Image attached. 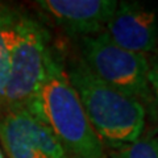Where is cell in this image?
I'll use <instances>...</instances> for the list:
<instances>
[{"instance_id": "6da1fadb", "label": "cell", "mask_w": 158, "mask_h": 158, "mask_svg": "<svg viewBox=\"0 0 158 158\" xmlns=\"http://www.w3.org/2000/svg\"><path fill=\"white\" fill-rule=\"evenodd\" d=\"M33 113L49 127L70 158H107L94 132L63 62L50 49L45 77Z\"/></svg>"}, {"instance_id": "7a4b0ae2", "label": "cell", "mask_w": 158, "mask_h": 158, "mask_svg": "<svg viewBox=\"0 0 158 158\" xmlns=\"http://www.w3.org/2000/svg\"><path fill=\"white\" fill-rule=\"evenodd\" d=\"M66 73L103 145L115 149L142 137L146 108L140 100L100 81L81 59L73 61Z\"/></svg>"}, {"instance_id": "3957f363", "label": "cell", "mask_w": 158, "mask_h": 158, "mask_svg": "<svg viewBox=\"0 0 158 158\" xmlns=\"http://www.w3.org/2000/svg\"><path fill=\"white\" fill-rule=\"evenodd\" d=\"M50 53L48 33L34 19L17 13L9 57V75L2 110L24 108L33 112Z\"/></svg>"}, {"instance_id": "277c9868", "label": "cell", "mask_w": 158, "mask_h": 158, "mask_svg": "<svg viewBox=\"0 0 158 158\" xmlns=\"http://www.w3.org/2000/svg\"><path fill=\"white\" fill-rule=\"evenodd\" d=\"M79 50V59L100 81L136 98L142 104L153 102L148 57L121 49L103 32L81 37Z\"/></svg>"}, {"instance_id": "5b68a950", "label": "cell", "mask_w": 158, "mask_h": 158, "mask_svg": "<svg viewBox=\"0 0 158 158\" xmlns=\"http://www.w3.org/2000/svg\"><path fill=\"white\" fill-rule=\"evenodd\" d=\"M0 142L8 158H67L49 127L24 108L0 111Z\"/></svg>"}, {"instance_id": "8992f818", "label": "cell", "mask_w": 158, "mask_h": 158, "mask_svg": "<svg viewBox=\"0 0 158 158\" xmlns=\"http://www.w3.org/2000/svg\"><path fill=\"white\" fill-rule=\"evenodd\" d=\"M103 33L121 49L148 56L158 46V16L137 2H118Z\"/></svg>"}, {"instance_id": "52a82bcc", "label": "cell", "mask_w": 158, "mask_h": 158, "mask_svg": "<svg viewBox=\"0 0 158 158\" xmlns=\"http://www.w3.org/2000/svg\"><path fill=\"white\" fill-rule=\"evenodd\" d=\"M116 0H38L36 4L54 24L74 37L102 33L117 7Z\"/></svg>"}, {"instance_id": "ba28073f", "label": "cell", "mask_w": 158, "mask_h": 158, "mask_svg": "<svg viewBox=\"0 0 158 158\" xmlns=\"http://www.w3.org/2000/svg\"><path fill=\"white\" fill-rule=\"evenodd\" d=\"M16 12L0 3V107L9 75V57L13 41V27Z\"/></svg>"}, {"instance_id": "9c48e42d", "label": "cell", "mask_w": 158, "mask_h": 158, "mask_svg": "<svg viewBox=\"0 0 158 158\" xmlns=\"http://www.w3.org/2000/svg\"><path fill=\"white\" fill-rule=\"evenodd\" d=\"M111 158H158V140L156 137H140L132 144L115 148Z\"/></svg>"}, {"instance_id": "30bf717a", "label": "cell", "mask_w": 158, "mask_h": 158, "mask_svg": "<svg viewBox=\"0 0 158 158\" xmlns=\"http://www.w3.org/2000/svg\"><path fill=\"white\" fill-rule=\"evenodd\" d=\"M149 86L153 96V103L156 106L157 115H158V54L149 61Z\"/></svg>"}, {"instance_id": "8fae6325", "label": "cell", "mask_w": 158, "mask_h": 158, "mask_svg": "<svg viewBox=\"0 0 158 158\" xmlns=\"http://www.w3.org/2000/svg\"><path fill=\"white\" fill-rule=\"evenodd\" d=\"M0 158H4V156H3V152H2V149H0Z\"/></svg>"}]
</instances>
